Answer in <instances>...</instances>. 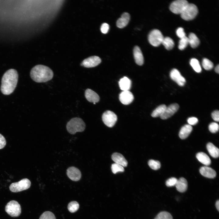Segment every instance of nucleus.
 <instances>
[{
    "instance_id": "nucleus-1",
    "label": "nucleus",
    "mask_w": 219,
    "mask_h": 219,
    "mask_svg": "<svg viewBox=\"0 0 219 219\" xmlns=\"http://www.w3.org/2000/svg\"><path fill=\"white\" fill-rule=\"evenodd\" d=\"M18 75L16 70L10 69L6 71L2 79L1 90L5 95L12 93L15 89L17 83Z\"/></svg>"
},
{
    "instance_id": "nucleus-2",
    "label": "nucleus",
    "mask_w": 219,
    "mask_h": 219,
    "mask_svg": "<svg viewBox=\"0 0 219 219\" xmlns=\"http://www.w3.org/2000/svg\"><path fill=\"white\" fill-rule=\"evenodd\" d=\"M31 78L37 82H44L51 79L54 75L53 71L48 67L43 65H37L31 70Z\"/></svg>"
},
{
    "instance_id": "nucleus-3",
    "label": "nucleus",
    "mask_w": 219,
    "mask_h": 219,
    "mask_svg": "<svg viewBox=\"0 0 219 219\" xmlns=\"http://www.w3.org/2000/svg\"><path fill=\"white\" fill-rule=\"evenodd\" d=\"M85 127V123L80 118L74 117L69 121L66 125L68 132L71 134H75L77 132L83 131Z\"/></svg>"
},
{
    "instance_id": "nucleus-4",
    "label": "nucleus",
    "mask_w": 219,
    "mask_h": 219,
    "mask_svg": "<svg viewBox=\"0 0 219 219\" xmlns=\"http://www.w3.org/2000/svg\"><path fill=\"white\" fill-rule=\"evenodd\" d=\"M198 12L197 7L195 5L188 3L181 13L180 15L182 19L189 21L194 19Z\"/></svg>"
},
{
    "instance_id": "nucleus-5",
    "label": "nucleus",
    "mask_w": 219,
    "mask_h": 219,
    "mask_svg": "<svg viewBox=\"0 0 219 219\" xmlns=\"http://www.w3.org/2000/svg\"><path fill=\"white\" fill-rule=\"evenodd\" d=\"M5 210L9 215L13 217L19 216L21 212L20 205L15 200H12L8 203L5 206Z\"/></svg>"
},
{
    "instance_id": "nucleus-6",
    "label": "nucleus",
    "mask_w": 219,
    "mask_h": 219,
    "mask_svg": "<svg viewBox=\"0 0 219 219\" xmlns=\"http://www.w3.org/2000/svg\"><path fill=\"white\" fill-rule=\"evenodd\" d=\"M30 185V181L25 178L18 182L12 183L9 186V189L12 192H18L28 189Z\"/></svg>"
},
{
    "instance_id": "nucleus-7",
    "label": "nucleus",
    "mask_w": 219,
    "mask_h": 219,
    "mask_svg": "<svg viewBox=\"0 0 219 219\" xmlns=\"http://www.w3.org/2000/svg\"><path fill=\"white\" fill-rule=\"evenodd\" d=\"M164 37L161 32L157 29L152 30L149 33L148 40L153 46L158 47L162 43Z\"/></svg>"
},
{
    "instance_id": "nucleus-8",
    "label": "nucleus",
    "mask_w": 219,
    "mask_h": 219,
    "mask_svg": "<svg viewBox=\"0 0 219 219\" xmlns=\"http://www.w3.org/2000/svg\"><path fill=\"white\" fill-rule=\"evenodd\" d=\"M102 119L104 123L110 127L114 126L117 119L116 114L110 110H107L103 113L102 116Z\"/></svg>"
},
{
    "instance_id": "nucleus-9",
    "label": "nucleus",
    "mask_w": 219,
    "mask_h": 219,
    "mask_svg": "<svg viewBox=\"0 0 219 219\" xmlns=\"http://www.w3.org/2000/svg\"><path fill=\"white\" fill-rule=\"evenodd\" d=\"M188 3L186 0L175 1L171 4L169 9L173 13L180 14Z\"/></svg>"
},
{
    "instance_id": "nucleus-10",
    "label": "nucleus",
    "mask_w": 219,
    "mask_h": 219,
    "mask_svg": "<svg viewBox=\"0 0 219 219\" xmlns=\"http://www.w3.org/2000/svg\"><path fill=\"white\" fill-rule=\"evenodd\" d=\"M101 60L97 56H94L85 59L81 63V66L85 68L95 67L100 63Z\"/></svg>"
},
{
    "instance_id": "nucleus-11",
    "label": "nucleus",
    "mask_w": 219,
    "mask_h": 219,
    "mask_svg": "<svg viewBox=\"0 0 219 219\" xmlns=\"http://www.w3.org/2000/svg\"><path fill=\"white\" fill-rule=\"evenodd\" d=\"M170 77L171 79L176 82L179 86H182L186 82V79L176 69H172L170 72Z\"/></svg>"
},
{
    "instance_id": "nucleus-12",
    "label": "nucleus",
    "mask_w": 219,
    "mask_h": 219,
    "mask_svg": "<svg viewBox=\"0 0 219 219\" xmlns=\"http://www.w3.org/2000/svg\"><path fill=\"white\" fill-rule=\"evenodd\" d=\"M179 108L177 103H173L170 105L166 108L163 114L160 117L163 120L166 119L171 117L178 110Z\"/></svg>"
},
{
    "instance_id": "nucleus-13",
    "label": "nucleus",
    "mask_w": 219,
    "mask_h": 219,
    "mask_svg": "<svg viewBox=\"0 0 219 219\" xmlns=\"http://www.w3.org/2000/svg\"><path fill=\"white\" fill-rule=\"evenodd\" d=\"M119 99L120 102L125 105L130 104L133 100L134 96L132 93L129 91H124L119 95Z\"/></svg>"
},
{
    "instance_id": "nucleus-14",
    "label": "nucleus",
    "mask_w": 219,
    "mask_h": 219,
    "mask_svg": "<svg viewBox=\"0 0 219 219\" xmlns=\"http://www.w3.org/2000/svg\"><path fill=\"white\" fill-rule=\"evenodd\" d=\"M66 173L68 176L72 180L77 181L81 179V173L80 171L75 167L69 168L67 169Z\"/></svg>"
},
{
    "instance_id": "nucleus-15",
    "label": "nucleus",
    "mask_w": 219,
    "mask_h": 219,
    "mask_svg": "<svg viewBox=\"0 0 219 219\" xmlns=\"http://www.w3.org/2000/svg\"><path fill=\"white\" fill-rule=\"evenodd\" d=\"M200 172L203 176L209 178H214L216 175V172L214 170L207 166L201 167L200 169Z\"/></svg>"
},
{
    "instance_id": "nucleus-16",
    "label": "nucleus",
    "mask_w": 219,
    "mask_h": 219,
    "mask_svg": "<svg viewBox=\"0 0 219 219\" xmlns=\"http://www.w3.org/2000/svg\"><path fill=\"white\" fill-rule=\"evenodd\" d=\"M133 54L136 63L139 65H142L144 62V57L141 51L138 46L134 47Z\"/></svg>"
},
{
    "instance_id": "nucleus-17",
    "label": "nucleus",
    "mask_w": 219,
    "mask_h": 219,
    "mask_svg": "<svg viewBox=\"0 0 219 219\" xmlns=\"http://www.w3.org/2000/svg\"><path fill=\"white\" fill-rule=\"evenodd\" d=\"M85 96L87 100L90 102L97 103L99 100V95L92 90L88 89L85 92Z\"/></svg>"
},
{
    "instance_id": "nucleus-18",
    "label": "nucleus",
    "mask_w": 219,
    "mask_h": 219,
    "mask_svg": "<svg viewBox=\"0 0 219 219\" xmlns=\"http://www.w3.org/2000/svg\"><path fill=\"white\" fill-rule=\"evenodd\" d=\"M130 14L125 12L122 14L121 16L116 22V26L118 28H122L125 27L128 24L130 19Z\"/></svg>"
},
{
    "instance_id": "nucleus-19",
    "label": "nucleus",
    "mask_w": 219,
    "mask_h": 219,
    "mask_svg": "<svg viewBox=\"0 0 219 219\" xmlns=\"http://www.w3.org/2000/svg\"><path fill=\"white\" fill-rule=\"evenodd\" d=\"M112 159L116 163L120 165L123 167L127 166V162L124 157L120 153L115 152L113 154Z\"/></svg>"
},
{
    "instance_id": "nucleus-20",
    "label": "nucleus",
    "mask_w": 219,
    "mask_h": 219,
    "mask_svg": "<svg viewBox=\"0 0 219 219\" xmlns=\"http://www.w3.org/2000/svg\"><path fill=\"white\" fill-rule=\"evenodd\" d=\"M175 186L178 191L181 193L184 192L186 190L187 188V181L183 177H181L178 180Z\"/></svg>"
},
{
    "instance_id": "nucleus-21",
    "label": "nucleus",
    "mask_w": 219,
    "mask_h": 219,
    "mask_svg": "<svg viewBox=\"0 0 219 219\" xmlns=\"http://www.w3.org/2000/svg\"><path fill=\"white\" fill-rule=\"evenodd\" d=\"M193 130L192 126L189 124H186L182 127L179 133V137L184 139L186 138Z\"/></svg>"
},
{
    "instance_id": "nucleus-22",
    "label": "nucleus",
    "mask_w": 219,
    "mask_h": 219,
    "mask_svg": "<svg viewBox=\"0 0 219 219\" xmlns=\"http://www.w3.org/2000/svg\"><path fill=\"white\" fill-rule=\"evenodd\" d=\"M120 89L123 90L129 91L131 87V80L126 77L121 78L119 82Z\"/></svg>"
},
{
    "instance_id": "nucleus-23",
    "label": "nucleus",
    "mask_w": 219,
    "mask_h": 219,
    "mask_svg": "<svg viewBox=\"0 0 219 219\" xmlns=\"http://www.w3.org/2000/svg\"><path fill=\"white\" fill-rule=\"evenodd\" d=\"M196 157L200 162L205 165H208L211 163V161L210 158L204 152H200L197 153Z\"/></svg>"
},
{
    "instance_id": "nucleus-24",
    "label": "nucleus",
    "mask_w": 219,
    "mask_h": 219,
    "mask_svg": "<svg viewBox=\"0 0 219 219\" xmlns=\"http://www.w3.org/2000/svg\"><path fill=\"white\" fill-rule=\"evenodd\" d=\"M207 150L210 155L214 158H217L219 155L218 148L212 143L209 142L207 145Z\"/></svg>"
},
{
    "instance_id": "nucleus-25",
    "label": "nucleus",
    "mask_w": 219,
    "mask_h": 219,
    "mask_svg": "<svg viewBox=\"0 0 219 219\" xmlns=\"http://www.w3.org/2000/svg\"><path fill=\"white\" fill-rule=\"evenodd\" d=\"M189 44L193 48L197 47L199 44L200 41L199 38L194 33H190L188 37Z\"/></svg>"
},
{
    "instance_id": "nucleus-26",
    "label": "nucleus",
    "mask_w": 219,
    "mask_h": 219,
    "mask_svg": "<svg viewBox=\"0 0 219 219\" xmlns=\"http://www.w3.org/2000/svg\"><path fill=\"white\" fill-rule=\"evenodd\" d=\"M166 107L165 104L160 105L153 111L151 114V116L153 117H160L164 112Z\"/></svg>"
},
{
    "instance_id": "nucleus-27",
    "label": "nucleus",
    "mask_w": 219,
    "mask_h": 219,
    "mask_svg": "<svg viewBox=\"0 0 219 219\" xmlns=\"http://www.w3.org/2000/svg\"><path fill=\"white\" fill-rule=\"evenodd\" d=\"M162 44L164 46L167 50H168L172 49L174 45L173 40L169 37H164Z\"/></svg>"
},
{
    "instance_id": "nucleus-28",
    "label": "nucleus",
    "mask_w": 219,
    "mask_h": 219,
    "mask_svg": "<svg viewBox=\"0 0 219 219\" xmlns=\"http://www.w3.org/2000/svg\"><path fill=\"white\" fill-rule=\"evenodd\" d=\"M190 64L194 70L196 72L200 73L201 68L198 61L196 58H193L190 60Z\"/></svg>"
},
{
    "instance_id": "nucleus-29",
    "label": "nucleus",
    "mask_w": 219,
    "mask_h": 219,
    "mask_svg": "<svg viewBox=\"0 0 219 219\" xmlns=\"http://www.w3.org/2000/svg\"><path fill=\"white\" fill-rule=\"evenodd\" d=\"M79 207V204L77 202L72 201L68 204V208L70 212L74 213L78 210Z\"/></svg>"
},
{
    "instance_id": "nucleus-30",
    "label": "nucleus",
    "mask_w": 219,
    "mask_h": 219,
    "mask_svg": "<svg viewBox=\"0 0 219 219\" xmlns=\"http://www.w3.org/2000/svg\"><path fill=\"white\" fill-rule=\"evenodd\" d=\"M154 219H173V218L170 213L164 211L158 213Z\"/></svg>"
},
{
    "instance_id": "nucleus-31",
    "label": "nucleus",
    "mask_w": 219,
    "mask_h": 219,
    "mask_svg": "<svg viewBox=\"0 0 219 219\" xmlns=\"http://www.w3.org/2000/svg\"><path fill=\"white\" fill-rule=\"evenodd\" d=\"M202 65L203 68L207 70H210L213 67V63L207 58H204L203 59Z\"/></svg>"
},
{
    "instance_id": "nucleus-32",
    "label": "nucleus",
    "mask_w": 219,
    "mask_h": 219,
    "mask_svg": "<svg viewBox=\"0 0 219 219\" xmlns=\"http://www.w3.org/2000/svg\"><path fill=\"white\" fill-rule=\"evenodd\" d=\"M189 44L188 39V37H185L180 39L179 41L178 48L181 50H182L185 49Z\"/></svg>"
},
{
    "instance_id": "nucleus-33",
    "label": "nucleus",
    "mask_w": 219,
    "mask_h": 219,
    "mask_svg": "<svg viewBox=\"0 0 219 219\" xmlns=\"http://www.w3.org/2000/svg\"><path fill=\"white\" fill-rule=\"evenodd\" d=\"M149 166L152 169L157 170L161 167V164L158 161L152 159L150 160L148 162Z\"/></svg>"
},
{
    "instance_id": "nucleus-34",
    "label": "nucleus",
    "mask_w": 219,
    "mask_h": 219,
    "mask_svg": "<svg viewBox=\"0 0 219 219\" xmlns=\"http://www.w3.org/2000/svg\"><path fill=\"white\" fill-rule=\"evenodd\" d=\"M111 169L112 172L114 174L118 172H123L124 171L123 166L116 163L112 164Z\"/></svg>"
},
{
    "instance_id": "nucleus-35",
    "label": "nucleus",
    "mask_w": 219,
    "mask_h": 219,
    "mask_svg": "<svg viewBox=\"0 0 219 219\" xmlns=\"http://www.w3.org/2000/svg\"><path fill=\"white\" fill-rule=\"evenodd\" d=\"M39 219H56L54 215L52 212L46 211L40 216Z\"/></svg>"
},
{
    "instance_id": "nucleus-36",
    "label": "nucleus",
    "mask_w": 219,
    "mask_h": 219,
    "mask_svg": "<svg viewBox=\"0 0 219 219\" xmlns=\"http://www.w3.org/2000/svg\"><path fill=\"white\" fill-rule=\"evenodd\" d=\"M208 128L211 133H214L218 130L219 125L216 123L212 122L209 125Z\"/></svg>"
},
{
    "instance_id": "nucleus-37",
    "label": "nucleus",
    "mask_w": 219,
    "mask_h": 219,
    "mask_svg": "<svg viewBox=\"0 0 219 219\" xmlns=\"http://www.w3.org/2000/svg\"><path fill=\"white\" fill-rule=\"evenodd\" d=\"M177 179L175 177H172L168 179L166 182L165 184L168 187L175 186L177 181Z\"/></svg>"
},
{
    "instance_id": "nucleus-38",
    "label": "nucleus",
    "mask_w": 219,
    "mask_h": 219,
    "mask_svg": "<svg viewBox=\"0 0 219 219\" xmlns=\"http://www.w3.org/2000/svg\"><path fill=\"white\" fill-rule=\"evenodd\" d=\"M176 34L177 36L180 39L186 36L184 29L181 27H179L177 29Z\"/></svg>"
},
{
    "instance_id": "nucleus-39",
    "label": "nucleus",
    "mask_w": 219,
    "mask_h": 219,
    "mask_svg": "<svg viewBox=\"0 0 219 219\" xmlns=\"http://www.w3.org/2000/svg\"><path fill=\"white\" fill-rule=\"evenodd\" d=\"M109 29V26L106 23H103L100 27V30L102 33L104 34L107 33Z\"/></svg>"
},
{
    "instance_id": "nucleus-40",
    "label": "nucleus",
    "mask_w": 219,
    "mask_h": 219,
    "mask_svg": "<svg viewBox=\"0 0 219 219\" xmlns=\"http://www.w3.org/2000/svg\"><path fill=\"white\" fill-rule=\"evenodd\" d=\"M187 122L190 125H195L198 123V119L195 117H189L187 120Z\"/></svg>"
},
{
    "instance_id": "nucleus-41",
    "label": "nucleus",
    "mask_w": 219,
    "mask_h": 219,
    "mask_svg": "<svg viewBox=\"0 0 219 219\" xmlns=\"http://www.w3.org/2000/svg\"><path fill=\"white\" fill-rule=\"evenodd\" d=\"M211 116L213 119L215 121L219 122V111L216 110L213 111L211 113Z\"/></svg>"
},
{
    "instance_id": "nucleus-42",
    "label": "nucleus",
    "mask_w": 219,
    "mask_h": 219,
    "mask_svg": "<svg viewBox=\"0 0 219 219\" xmlns=\"http://www.w3.org/2000/svg\"><path fill=\"white\" fill-rule=\"evenodd\" d=\"M6 144L5 138L0 134V149L4 148Z\"/></svg>"
},
{
    "instance_id": "nucleus-43",
    "label": "nucleus",
    "mask_w": 219,
    "mask_h": 219,
    "mask_svg": "<svg viewBox=\"0 0 219 219\" xmlns=\"http://www.w3.org/2000/svg\"><path fill=\"white\" fill-rule=\"evenodd\" d=\"M215 206L218 211H219V201L217 200L216 202Z\"/></svg>"
},
{
    "instance_id": "nucleus-44",
    "label": "nucleus",
    "mask_w": 219,
    "mask_h": 219,
    "mask_svg": "<svg viewBox=\"0 0 219 219\" xmlns=\"http://www.w3.org/2000/svg\"><path fill=\"white\" fill-rule=\"evenodd\" d=\"M215 71L217 73L219 74V65H217L215 68Z\"/></svg>"
},
{
    "instance_id": "nucleus-45",
    "label": "nucleus",
    "mask_w": 219,
    "mask_h": 219,
    "mask_svg": "<svg viewBox=\"0 0 219 219\" xmlns=\"http://www.w3.org/2000/svg\"><path fill=\"white\" fill-rule=\"evenodd\" d=\"M93 103L94 104H96V103Z\"/></svg>"
}]
</instances>
